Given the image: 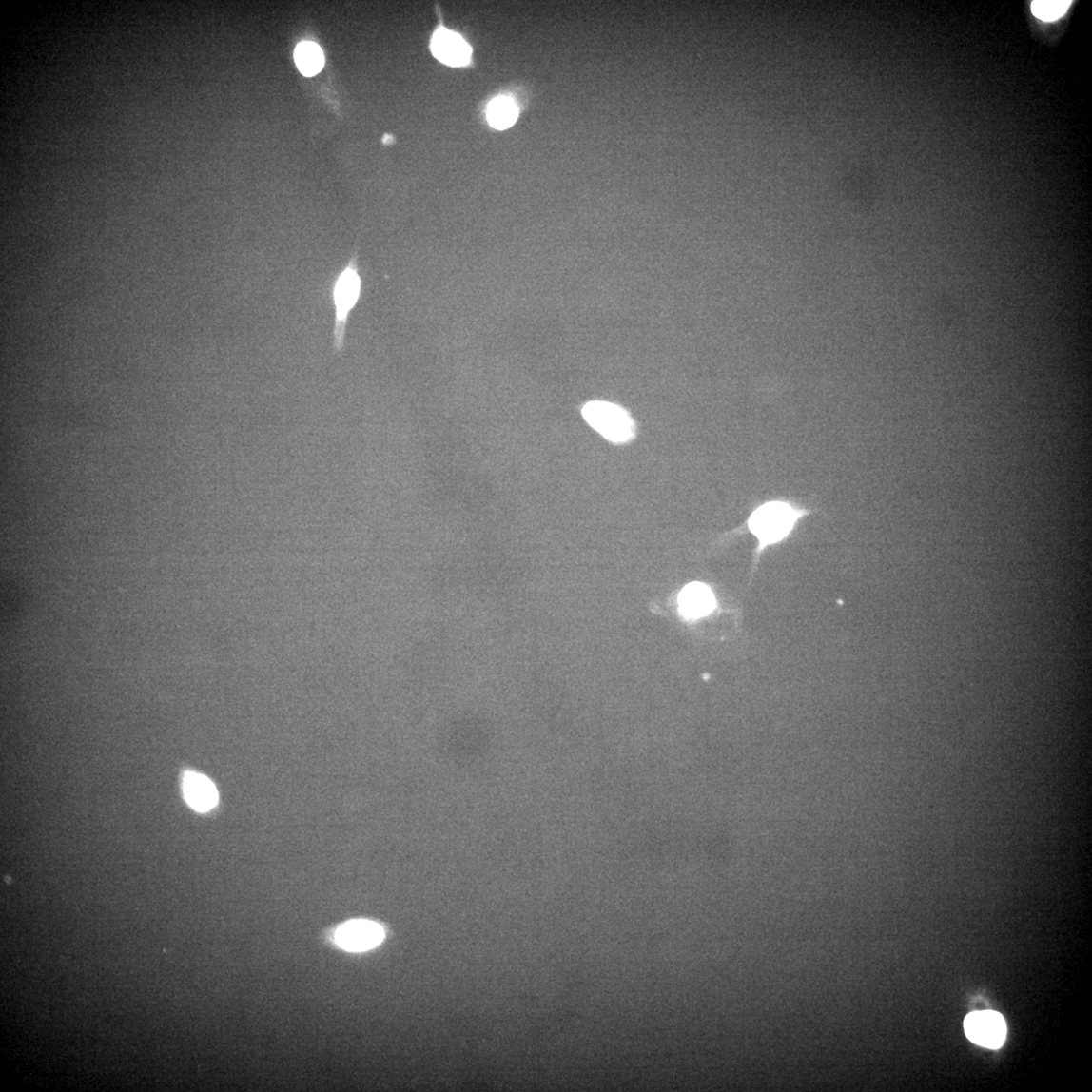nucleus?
Wrapping results in <instances>:
<instances>
[{
  "label": "nucleus",
  "instance_id": "11",
  "mask_svg": "<svg viewBox=\"0 0 1092 1092\" xmlns=\"http://www.w3.org/2000/svg\"><path fill=\"white\" fill-rule=\"evenodd\" d=\"M1071 4L1070 0H1037L1031 8L1036 18L1053 22L1063 17Z\"/></svg>",
  "mask_w": 1092,
  "mask_h": 1092
},
{
  "label": "nucleus",
  "instance_id": "4",
  "mask_svg": "<svg viewBox=\"0 0 1092 1092\" xmlns=\"http://www.w3.org/2000/svg\"><path fill=\"white\" fill-rule=\"evenodd\" d=\"M965 1029L969 1040L976 1045L999 1049L1006 1038V1023L995 1011H977L966 1017Z\"/></svg>",
  "mask_w": 1092,
  "mask_h": 1092
},
{
  "label": "nucleus",
  "instance_id": "3",
  "mask_svg": "<svg viewBox=\"0 0 1092 1092\" xmlns=\"http://www.w3.org/2000/svg\"><path fill=\"white\" fill-rule=\"evenodd\" d=\"M586 422L614 443L631 441L635 435L634 422L628 412L606 401H590L582 411Z\"/></svg>",
  "mask_w": 1092,
  "mask_h": 1092
},
{
  "label": "nucleus",
  "instance_id": "2",
  "mask_svg": "<svg viewBox=\"0 0 1092 1092\" xmlns=\"http://www.w3.org/2000/svg\"><path fill=\"white\" fill-rule=\"evenodd\" d=\"M800 517L797 511L783 502H769L753 511L749 528L760 541V550L783 540Z\"/></svg>",
  "mask_w": 1092,
  "mask_h": 1092
},
{
  "label": "nucleus",
  "instance_id": "5",
  "mask_svg": "<svg viewBox=\"0 0 1092 1092\" xmlns=\"http://www.w3.org/2000/svg\"><path fill=\"white\" fill-rule=\"evenodd\" d=\"M384 939V930L377 923L365 920L350 921L336 930L335 941L349 952L374 949Z\"/></svg>",
  "mask_w": 1092,
  "mask_h": 1092
},
{
  "label": "nucleus",
  "instance_id": "9",
  "mask_svg": "<svg viewBox=\"0 0 1092 1092\" xmlns=\"http://www.w3.org/2000/svg\"><path fill=\"white\" fill-rule=\"evenodd\" d=\"M518 109L507 96L495 99L488 107V121L497 130H505L517 122Z\"/></svg>",
  "mask_w": 1092,
  "mask_h": 1092
},
{
  "label": "nucleus",
  "instance_id": "7",
  "mask_svg": "<svg viewBox=\"0 0 1092 1092\" xmlns=\"http://www.w3.org/2000/svg\"><path fill=\"white\" fill-rule=\"evenodd\" d=\"M183 791L187 805L196 811H210L218 805L219 793L215 784L202 774L186 772Z\"/></svg>",
  "mask_w": 1092,
  "mask_h": 1092
},
{
  "label": "nucleus",
  "instance_id": "10",
  "mask_svg": "<svg viewBox=\"0 0 1092 1092\" xmlns=\"http://www.w3.org/2000/svg\"><path fill=\"white\" fill-rule=\"evenodd\" d=\"M295 59L300 71L306 76H313L322 70L324 55L321 48L311 42L302 43L298 46Z\"/></svg>",
  "mask_w": 1092,
  "mask_h": 1092
},
{
  "label": "nucleus",
  "instance_id": "1",
  "mask_svg": "<svg viewBox=\"0 0 1092 1092\" xmlns=\"http://www.w3.org/2000/svg\"><path fill=\"white\" fill-rule=\"evenodd\" d=\"M358 260V253H353L347 265L336 277L332 285L335 307L334 349L339 352L345 343L349 314L356 308L361 294L362 283Z\"/></svg>",
  "mask_w": 1092,
  "mask_h": 1092
},
{
  "label": "nucleus",
  "instance_id": "8",
  "mask_svg": "<svg viewBox=\"0 0 1092 1092\" xmlns=\"http://www.w3.org/2000/svg\"><path fill=\"white\" fill-rule=\"evenodd\" d=\"M680 606L685 615L698 618L712 612L715 600L708 586L692 583L683 589L680 595Z\"/></svg>",
  "mask_w": 1092,
  "mask_h": 1092
},
{
  "label": "nucleus",
  "instance_id": "6",
  "mask_svg": "<svg viewBox=\"0 0 1092 1092\" xmlns=\"http://www.w3.org/2000/svg\"><path fill=\"white\" fill-rule=\"evenodd\" d=\"M431 51L446 66L460 68L470 62L471 47L459 35L446 29H439L431 40Z\"/></svg>",
  "mask_w": 1092,
  "mask_h": 1092
}]
</instances>
